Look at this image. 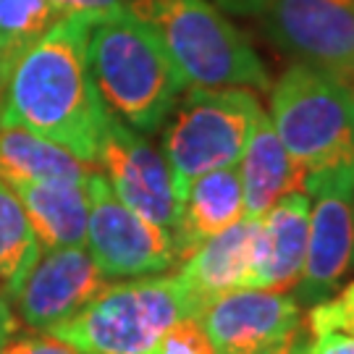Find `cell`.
Returning a JSON list of instances; mask_svg holds the SVG:
<instances>
[{
    "instance_id": "1",
    "label": "cell",
    "mask_w": 354,
    "mask_h": 354,
    "mask_svg": "<svg viewBox=\"0 0 354 354\" xmlns=\"http://www.w3.org/2000/svg\"><path fill=\"white\" fill-rule=\"evenodd\" d=\"M97 19L64 16L11 66L0 89V127H21L97 165L111 111L92 82L87 37Z\"/></svg>"
},
{
    "instance_id": "2",
    "label": "cell",
    "mask_w": 354,
    "mask_h": 354,
    "mask_svg": "<svg viewBox=\"0 0 354 354\" xmlns=\"http://www.w3.org/2000/svg\"><path fill=\"white\" fill-rule=\"evenodd\" d=\"M87 64L111 115L140 134L163 127L187 92L163 42L127 6L92 24Z\"/></svg>"
},
{
    "instance_id": "3",
    "label": "cell",
    "mask_w": 354,
    "mask_h": 354,
    "mask_svg": "<svg viewBox=\"0 0 354 354\" xmlns=\"http://www.w3.org/2000/svg\"><path fill=\"white\" fill-rule=\"evenodd\" d=\"M127 8L158 35L187 87L270 89V76L250 39L213 3L129 0Z\"/></svg>"
},
{
    "instance_id": "4",
    "label": "cell",
    "mask_w": 354,
    "mask_h": 354,
    "mask_svg": "<svg viewBox=\"0 0 354 354\" xmlns=\"http://www.w3.org/2000/svg\"><path fill=\"white\" fill-rule=\"evenodd\" d=\"M270 124L307 181L354 171V89L302 64L270 84ZM304 181V187H307Z\"/></svg>"
},
{
    "instance_id": "5",
    "label": "cell",
    "mask_w": 354,
    "mask_h": 354,
    "mask_svg": "<svg viewBox=\"0 0 354 354\" xmlns=\"http://www.w3.org/2000/svg\"><path fill=\"white\" fill-rule=\"evenodd\" d=\"M194 317L176 276H142L105 289L48 333L84 354H155L165 330Z\"/></svg>"
},
{
    "instance_id": "6",
    "label": "cell",
    "mask_w": 354,
    "mask_h": 354,
    "mask_svg": "<svg viewBox=\"0 0 354 354\" xmlns=\"http://www.w3.org/2000/svg\"><path fill=\"white\" fill-rule=\"evenodd\" d=\"M266 115L252 89L187 87L168 115L163 158L171 168L176 203L194 178L207 171L236 165L257 121Z\"/></svg>"
},
{
    "instance_id": "7",
    "label": "cell",
    "mask_w": 354,
    "mask_h": 354,
    "mask_svg": "<svg viewBox=\"0 0 354 354\" xmlns=\"http://www.w3.org/2000/svg\"><path fill=\"white\" fill-rule=\"evenodd\" d=\"M268 39L294 58L354 89V0H244Z\"/></svg>"
},
{
    "instance_id": "8",
    "label": "cell",
    "mask_w": 354,
    "mask_h": 354,
    "mask_svg": "<svg viewBox=\"0 0 354 354\" xmlns=\"http://www.w3.org/2000/svg\"><path fill=\"white\" fill-rule=\"evenodd\" d=\"M87 247L108 279L158 276L178 266L171 231L155 226L121 203L97 168L87 176Z\"/></svg>"
},
{
    "instance_id": "9",
    "label": "cell",
    "mask_w": 354,
    "mask_h": 354,
    "mask_svg": "<svg viewBox=\"0 0 354 354\" xmlns=\"http://www.w3.org/2000/svg\"><path fill=\"white\" fill-rule=\"evenodd\" d=\"M310 236L297 302L317 304L339 286L354 266V171L328 174L307 181Z\"/></svg>"
},
{
    "instance_id": "10",
    "label": "cell",
    "mask_w": 354,
    "mask_h": 354,
    "mask_svg": "<svg viewBox=\"0 0 354 354\" xmlns=\"http://www.w3.org/2000/svg\"><path fill=\"white\" fill-rule=\"evenodd\" d=\"M105 286L108 276L87 250L53 247L39 250L37 260L8 299L16 304L19 320L26 328L48 333L87 307Z\"/></svg>"
},
{
    "instance_id": "11",
    "label": "cell",
    "mask_w": 354,
    "mask_h": 354,
    "mask_svg": "<svg viewBox=\"0 0 354 354\" xmlns=\"http://www.w3.org/2000/svg\"><path fill=\"white\" fill-rule=\"evenodd\" d=\"M97 163L102 165L105 178L111 181V189L121 203L155 226L174 231L178 203L163 152L155 150L140 131L111 115L102 134Z\"/></svg>"
},
{
    "instance_id": "12",
    "label": "cell",
    "mask_w": 354,
    "mask_h": 354,
    "mask_svg": "<svg viewBox=\"0 0 354 354\" xmlns=\"http://www.w3.org/2000/svg\"><path fill=\"white\" fill-rule=\"evenodd\" d=\"M197 320L215 354H257L302 326V304L281 291L244 286L218 297Z\"/></svg>"
},
{
    "instance_id": "13",
    "label": "cell",
    "mask_w": 354,
    "mask_h": 354,
    "mask_svg": "<svg viewBox=\"0 0 354 354\" xmlns=\"http://www.w3.org/2000/svg\"><path fill=\"white\" fill-rule=\"evenodd\" d=\"M257 226L260 218L244 215L226 231L203 241L184 263H178L176 281L194 317L218 297L247 286L252 270Z\"/></svg>"
},
{
    "instance_id": "14",
    "label": "cell",
    "mask_w": 354,
    "mask_h": 354,
    "mask_svg": "<svg viewBox=\"0 0 354 354\" xmlns=\"http://www.w3.org/2000/svg\"><path fill=\"white\" fill-rule=\"evenodd\" d=\"M310 203L307 192H291L260 218L247 286L281 294L299 286L310 236Z\"/></svg>"
},
{
    "instance_id": "15",
    "label": "cell",
    "mask_w": 354,
    "mask_h": 354,
    "mask_svg": "<svg viewBox=\"0 0 354 354\" xmlns=\"http://www.w3.org/2000/svg\"><path fill=\"white\" fill-rule=\"evenodd\" d=\"M244 218V194L236 165L215 168L192 181L178 203L176 226L171 231L176 260L184 263L203 241L226 231Z\"/></svg>"
},
{
    "instance_id": "16",
    "label": "cell",
    "mask_w": 354,
    "mask_h": 354,
    "mask_svg": "<svg viewBox=\"0 0 354 354\" xmlns=\"http://www.w3.org/2000/svg\"><path fill=\"white\" fill-rule=\"evenodd\" d=\"M236 168L244 194V215L250 218H263L291 192H304L307 181L304 168L286 152L268 113L257 121Z\"/></svg>"
},
{
    "instance_id": "17",
    "label": "cell",
    "mask_w": 354,
    "mask_h": 354,
    "mask_svg": "<svg viewBox=\"0 0 354 354\" xmlns=\"http://www.w3.org/2000/svg\"><path fill=\"white\" fill-rule=\"evenodd\" d=\"M35 228L39 247H82L87 241L89 197L87 181L48 178L11 184Z\"/></svg>"
},
{
    "instance_id": "18",
    "label": "cell",
    "mask_w": 354,
    "mask_h": 354,
    "mask_svg": "<svg viewBox=\"0 0 354 354\" xmlns=\"http://www.w3.org/2000/svg\"><path fill=\"white\" fill-rule=\"evenodd\" d=\"M95 165L79 160L55 142L21 127H0V178L8 187L48 178L87 181Z\"/></svg>"
},
{
    "instance_id": "19",
    "label": "cell",
    "mask_w": 354,
    "mask_h": 354,
    "mask_svg": "<svg viewBox=\"0 0 354 354\" xmlns=\"http://www.w3.org/2000/svg\"><path fill=\"white\" fill-rule=\"evenodd\" d=\"M39 241L16 192L0 178V291L11 297L39 254Z\"/></svg>"
},
{
    "instance_id": "20",
    "label": "cell",
    "mask_w": 354,
    "mask_h": 354,
    "mask_svg": "<svg viewBox=\"0 0 354 354\" xmlns=\"http://www.w3.org/2000/svg\"><path fill=\"white\" fill-rule=\"evenodd\" d=\"M58 19L50 0H0V64L6 71Z\"/></svg>"
},
{
    "instance_id": "21",
    "label": "cell",
    "mask_w": 354,
    "mask_h": 354,
    "mask_svg": "<svg viewBox=\"0 0 354 354\" xmlns=\"http://www.w3.org/2000/svg\"><path fill=\"white\" fill-rule=\"evenodd\" d=\"M304 328L315 336L328 330L354 336V281L346 283L336 297H326L323 302L313 304Z\"/></svg>"
},
{
    "instance_id": "22",
    "label": "cell",
    "mask_w": 354,
    "mask_h": 354,
    "mask_svg": "<svg viewBox=\"0 0 354 354\" xmlns=\"http://www.w3.org/2000/svg\"><path fill=\"white\" fill-rule=\"evenodd\" d=\"M155 354H215V346L197 317H184L165 330Z\"/></svg>"
},
{
    "instance_id": "23",
    "label": "cell",
    "mask_w": 354,
    "mask_h": 354,
    "mask_svg": "<svg viewBox=\"0 0 354 354\" xmlns=\"http://www.w3.org/2000/svg\"><path fill=\"white\" fill-rule=\"evenodd\" d=\"M0 354H84L76 346L61 342L55 336L45 333H29V336H13L3 344Z\"/></svg>"
},
{
    "instance_id": "24",
    "label": "cell",
    "mask_w": 354,
    "mask_h": 354,
    "mask_svg": "<svg viewBox=\"0 0 354 354\" xmlns=\"http://www.w3.org/2000/svg\"><path fill=\"white\" fill-rule=\"evenodd\" d=\"M55 13L64 16H87V19H102L108 13L127 6V0H50Z\"/></svg>"
},
{
    "instance_id": "25",
    "label": "cell",
    "mask_w": 354,
    "mask_h": 354,
    "mask_svg": "<svg viewBox=\"0 0 354 354\" xmlns=\"http://www.w3.org/2000/svg\"><path fill=\"white\" fill-rule=\"evenodd\" d=\"M310 354H354V336L339 330L317 333L315 342L310 339Z\"/></svg>"
},
{
    "instance_id": "26",
    "label": "cell",
    "mask_w": 354,
    "mask_h": 354,
    "mask_svg": "<svg viewBox=\"0 0 354 354\" xmlns=\"http://www.w3.org/2000/svg\"><path fill=\"white\" fill-rule=\"evenodd\" d=\"M19 315L13 313L11 307V299L0 291V344H6L8 339H13L16 333H19Z\"/></svg>"
},
{
    "instance_id": "27",
    "label": "cell",
    "mask_w": 354,
    "mask_h": 354,
    "mask_svg": "<svg viewBox=\"0 0 354 354\" xmlns=\"http://www.w3.org/2000/svg\"><path fill=\"white\" fill-rule=\"evenodd\" d=\"M283 354H310V336H307V328L299 326V328L294 330V336H291V342Z\"/></svg>"
},
{
    "instance_id": "28",
    "label": "cell",
    "mask_w": 354,
    "mask_h": 354,
    "mask_svg": "<svg viewBox=\"0 0 354 354\" xmlns=\"http://www.w3.org/2000/svg\"><path fill=\"white\" fill-rule=\"evenodd\" d=\"M294 336V333H291ZM291 336L289 339H283V342H279V344H273V346H268V349H263V352H257V354H283L286 352V346H289V342H291Z\"/></svg>"
},
{
    "instance_id": "29",
    "label": "cell",
    "mask_w": 354,
    "mask_h": 354,
    "mask_svg": "<svg viewBox=\"0 0 354 354\" xmlns=\"http://www.w3.org/2000/svg\"><path fill=\"white\" fill-rule=\"evenodd\" d=\"M221 3H223L226 8H231V11H236V8H239V6L244 3V0H221Z\"/></svg>"
},
{
    "instance_id": "30",
    "label": "cell",
    "mask_w": 354,
    "mask_h": 354,
    "mask_svg": "<svg viewBox=\"0 0 354 354\" xmlns=\"http://www.w3.org/2000/svg\"><path fill=\"white\" fill-rule=\"evenodd\" d=\"M6 76H8V71H6V66L0 64V89H3V84H6Z\"/></svg>"
},
{
    "instance_id": "31",
    "label": "cell",
    "mask_w": 354,
    "mask_h": 354,
    "mask_svg": "<svg viewBox=\"0 0 354 354\" xmlns=\"http://www.w3.org/2000/svg\"><path fill=\"white\" fill-rule=\"evenodd\" d=\"M0 349H3V344H0Z\"/></svg>"
}]
</instances>
